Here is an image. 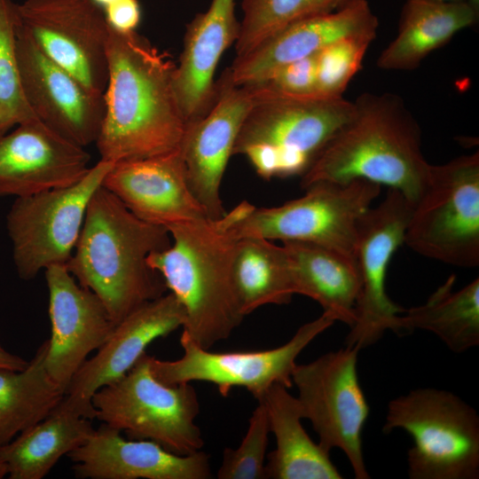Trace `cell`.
Here are the masks:
<instances>
[{"label":"cell","instance_id":"obj_18","mask_svg":"<svg viewBox=\"0 0 479 479\" xmlns=\"http://www.w3.org/2000/svg\"><path fill=\"white\" fill-rule=\"evenodd\" d=\"M254 103L247 87L233 86L221 76L208 111L186 125L180 149L189 185L210 219L226 213L220 186L240 130Z\"/></svg>","mask_w":479,"mask_h":479},{"label":"cell","instance_id":"obj_40","mask_svg":"<svg viewBox=\"0 0 479 479\" xmlns=\"http://www.w3.org/2000/svg\"><path fill=\"white\" fill-rule=\"evenodd\" d=\"M429 1H436V2H455V1H462V0H429Z\"/></svg>","mask_w":479,"mask_h":479},{"label":"cell","instance_id":"obj_6","mask_svg":"<svg viewBox=\"0 0 479 479\" xmlns=\"http://www.w3.org/2000/svg\"><path fill=\"white\" fill-rule=\"evenodd\" d=\"M151 357L143 354L123 377L94 394L95 419L130 439L151 440L177 454L200 451L204 441L194 422L200 412L195 388L159 381Z\"/></svg>","mask_w":479,"mask_h":479},{"label":"cell","instance_id":"obj_30","mask_svg":"<svg viewBox=\"0 0 479 479\" xmlns=\"http://www.w3.org/2000/svg\"><path fill=\"white\" fill-rule=\"evenodd\" d=\"M233 280L244 316L266 304H287L294 294L283 246L264 238L238 240Z\"/></svg>","mask_w":479,"mask_h":479},{"label":"cell","instance_id":"obj_15","mask_svg":"<svg viewBox=\"0 0 479 479\" xmlns=\"http://www.w3.org/2000/svg\"><path fill=\"white\" fill-rule=\"evenodd\" d=\"M185 319L183 305L170 292L130 312L114 326L97 353L79 368L58 407L95 419L94 394L123 377L150 343L183 327Z\"/></svg>","mask_w":479,"mask_h":479},{"label":"cell","instance_id":"obj_13","mask_svg":"<svg viewBox=\"0 0 479 479\" xmlns=\"http://www.w3.org/2000/svg\"><path fill=\"white\" fill-rule=\"evenodd\" d=\"M412 209V204L402 192L389 189L383 200L371 207L358 224L355 259L360 287L345 346L361 350L387 331L404 334L400 318L404 310L388 295L386 277L392 255L404 243Z\"/></svg>","mask_w":479,"mask_h":479},{"label":"cell","instance_id":"obj_29","mask_svg":"<svg viewBox=\"0 0 479 479\" xmlns=\"http://www.w3.org/2000/svg\"><path fill=\"white\" fill-rule=\"evenodd\" d=\"M47 346L46 340L22 370L0 368V446L46 418L64 397L45 368Z\"/></svg>","mask_w":479,"mask_h":479},{"label":"cell","instance_id":"obj_17","mask_svg":"<svg viewBox=\"0 0 479 479\" xmlns=\"http://www.w3.org/2000/svg\"><path fill=\"white\" fill-rule=\"evenodd\" d=\"M44 273L51 326L45 368L65 393L89 355L105 342L116 324L98 297L82 287L66 265L51 266Z\"/></svg>","mask_w":479,"mask_h":479},{"label":"cell","instance_id":"obj_10","mask_svg":"<svg viewBox=\"0 0 479 479\" xmlns=\"http://www.w3.org/2000/svg\"><path fill=\"white\" fill-rule=\"evenodd\" d=\"M113 164L99 160L74 185L15 198L6 216V228L20 278L32 279L51 266L67 264L90 200Z\"/></svg>","mask_w":479,"mask_h":479},{"label":"cell","instance_id":"obj_27","mask_svg":"<svg viewBox=\"0 0 479 479\" xmlns=\"http://www.w3.org/2000/svg\"><path fill=\"white\" fill-rule=\"evenodd\" d=\"M91 420L56 407L51 414L0 446L11 479H42L61 457L86 443Z\"/></svg>","mask_w":479,"mask_h":479},{"label":"cell","instance_id":"obj_36","mask_svg":"<svg viewBox=\"0 0 479 479\" xmlns=\"http://www.w3.org/2000/svg\"><path fill=\"white\" fill-rule=\"evenodd\" d=\"M103 11L109 27L120 32L136 31L141 20L137 0H114Z\"/></svg>","mask_w":479,"mask_h":479},{"label":"cell","instance_id":"obj_19","mask_svg":"<svg viewBox=\"0 0 479 479\" xmlns=\"http://www.w3.org/2000/svg\"><path fill=\"white\" fill-rule=\"evenodd\" d=\"M90 155L38 119L0 137V197H25L77 184Z\"/></svg>","mask_w":479,"mask_h":479},{"label":"cell","instance_id":"obj_5","mask_svg":"<svg viewBox=\"0 0 479 479\" xmlns=\"http://www.w3.org/2000/svg\"><path fill=\"white\" fill-rule=\"evenodd\" d=\"M411 436V479L479 478V416L454 393L419 388L388 404L383 432Z\"/></svg>","mask_w":479,"mask_h":479},{"label":"cell","instance_id":"obj_20","mask_svg":"<svg viewBox=\"0 0 479 479\" xmlns=\"http://www.w3.org/2000/svg\"><path fill=\"white\" fill-rule=\"evenodd\" d=\"M102 186L137 217L152 224L169 229L208 217L190 188L180 148L150 158L114 163Z\"/></svg>","mask_w":479,"mask_h":479},{"label":"cell","instance_id":"obj_12","mask_svg":"<svg viewBox=\"0 0 479 479\" xmlns=\"http://www.w3.org/2000/svg\"><path fill=\"white\" fill-rule=\"evenodd\" d=\"M334 318L326 312L298 328L285 344L264 350L214 352L180 336L183 356L176 360L151 357L153 374L168 385L206 381L216 385L226 397L232 388L247 389L260 401L273 384L287 389L301 352L321 333L333 326Z\"/></svg>","mask_w":479,"mask_h":479},{"label":"cell","instance_id":"obj_33","mask_svg":"<svg viewBox=\"0 0 479 479\" xmlns=\"http://www.w3.org/2000/svg\"><path fill=\"white\" fill-rule=\"evenodd\" d=\"M377 32L342 37L318 53L316 95L342 97L352 77L360 70L365 52Z\"/></svg>","mask_w":479,"mask_h":479},{"label":"cell","instance_id":"obj_11","mask_svg":"<svg viewBox=\"0 0 479 479\" xmlns=\"http://www.w3.org/2000/svg\"><path fill=\"white\" fill-rule=\"evenodd\" d=\"M360 349L345 346L317 359L297 365L292 381L302 419L312 424L318 444L327 452L342 450L357 479L370 478L362 444L369 405L360 386L357 356Z\"/></svg>","mask_w":479,"mask_h":479},{"label":"cell","instance_id":"obj_9","mask_svg":"<svg viewBox=\"0 0 479 479\" xmlns=\"http://www.w3.org/2000/svg\"><path fill=\"white\" fill-rule=\"evenodd\" d=\"M247 89L255 103L240 130L232 155L243 154L253 145H264L276 158L278 177H302L355 111L354 102L343 97L293 96Z\"/></svg>","mask_w":479,"mask_h":479},{"label":"cell","instance_id":"obj_4","mask_svg":"<svg viewBox=\"0 0 479 479\" xmlns=\"http://www.w3.org/2000/svg\"><path fill=\"white\" fill-rule=\"evenodd\" d=\"M170 244L167 228L139 219L101 185L90 200L66 267L82 287L98 297L117 324L165 294V283L147 258Z\"/></svg>","mask_w":479,"mask_h":479},{"label":"cell","instance_id":"obj_23","mask_svg":"<svg viewBox=\"0 0 479 479\" xmlns=\"http://www.w3.org/2000/svg\"><path fill=\"white\" fill-rule=\"evenodd\" d=\"M235 0H212L205 12L187 25L174 86L186 124L202 117L216 95V68L225 50L238 39Z\"/></svg>","mask_w":479,"mask_h":479},{"label":"cell","instance_id":"obj_37","mask_svg":"<svg viewBox=\"0 0 479 479\" xmlns=\"http://www.w3.org/2000/svg\"><path fill=\"white\" fill-rule=\"evenodd\" d=\"M28 362L17 355L10 353L0 345V368L19 371L24 369L28 365Z\"/></svg>","mask_w":479,"mask_h":479},{"label":"cell","instance_id":"obj_8","mask_svg":"<svg viewBox=\"0 0 479 479\" xmlns=\"http://www.w3.org/2000/svg\"><path fill=\"white\" fill-rule=\"evenodd\" d=\"M298 199L272 208H252L232 225L234 235L314 243L355 259L362 216L381 192L365 179L348 184L320 181Z\"/></svg>","mask_w":479,"mask_h":479},{"label":"cell","instance_id":"obj_22","mask_svg":"<svg viewBox=\"0 0 479 479\" xmlns=\"http://www.w3.org/2000/svg\"><path fill=\"white\" fill-rule=\"evenodd\" d=\"M82 479H208L209 458L200 450L171 452L151 440H126L105 424L85 444L67 454Z\"/></svg>","mask_w":479,"mask_h":479},{"label":"cell","instance_id":"obj_24","mask_svg":"<svg viewBox=\"0 0 479 479\" xmlns=\"http://www.w3.org/2000/svg\"><path fill=\"white\" fill-rule=\"evenodd\" d=\"M478 0L436 2L407 0L397 36L381 51L377 67L384 70H412L433 51L478 20Z\"/></svg>","mask_w":479,"mask_h":479},{"label":"cell","instance_id":"obj_7","mask_svg":"<svg viewBox=\"0 0 479 479\" xmlns=\"http://www.w3.org/2000/svg\"><path fill=\"white\" fill-rule=\"evenodd\" d=\"M404 243L416 253L458 267L479 265V153L429 164L412 205Z\"/></svg>","mask_w":479,"mask_h":479},{"label":"cell","instance_id":"obj_14","mask_svg":"<svg viewBox=\"0 0 479 479\" xmlns=\"http://www.w3.org/2000/svg\"><path fill=\"white\" fill-rule=\"evenodd\" d=\"M18 20L36 46L90 90L103 94L107 82L110 27L91 0H25Z\"/></svg>","mask_w":479,"mask_h":479},{"label":"cell","instance_id":"obj_16","mask_svg":"<svg viewBox=\"0 0 479 479\" xmlns=\"http://www.w3.org/2000/svg\"><path fill=\"white\" fill-rule=\"evenodd\" d=\"M16 47L24 94L35 117L82 147L95 144L104 116L103 94L43 54L19 20Z\"/></svg>","mask_w":479,"mask_h":479},{"label":"cell","instance_id":"obj_34","mask_svg":"<svg viewBox=\"0 0 479 479\" xmlns=\"http://www.w3.org/2000/svg\"><path fill=\"white\" fill-rule=\"evenodd\" d=\"M270 431L268 415L262 401L253 411L248 428L240 444L224 449L222 463L216 477L219 479H264L265 456Z\"/></svg>","mask_w":479,"mask_h":479},{"label":"cell","instance_id":"obj_32","mask_svg":"<svg viewBox=\"0 0 479 479\" xmlns=\"http://www.w3.org/2000/svg\"><path fill=\"white\" fill-rule=\"evenodd\" d=\"M17 4L0 0V137L12 128L37 119L22 87L17 56Z\"/></svg>","mask_w":479,"mask_h":479},{"label":"cell","instance_id":"obj_35","mask_svg":"<svg viewBox=\"0 0 479 479\" xmlns=\"http://www.w3.org/2000/svg\"><path fill=\"white\" fill-rule=\"evenodd\" d=\"M318 53L290 62L274 71L266 79L245 86L254 91L263 93L317 96Z\"/></svg>","mask_w":479,"mask_h":479},{"label":"cell","instance_id":"obj_21","mask_svg":"<svg viewBox=\"0 0 479 479\" xmlns=\"http://www.w3.org/2000/svg\"><path fill=\"white\" fill-rule=\"evenodd\" d=\"M378 26L367 0H352L336 11L285 27L246 55L236 57L223 76L233 86L254 84L342 37L377 32Z\"/></svg>","mask_w":479,"mask_h":479},{"label":"cell","instance_id":"obj_3","mask_svg":"<svg viewBox=\"0 0 479 479\" xmlns=\"http://www.w3.org/2000/svg\"><path fill=\"white\" fill-rule=\"evenodd\" d=\"M353 102V115L301 177L302 187L365 179L399 191L413 205L429 167L417 120L393 93L365 92Z\"/></svg>","mask_w":479,"mask_h":479},{"label":"cell","instance_id":"obj_38","mask_svg":"<svg viewBox=\"0 0 479 479\" xmlns=\"http://www.w3.org/2000/svg\"><path fill=\"white\" fill-rule=\"evenodd\" d=\"M96 4H98L99 7L104 9L106 6H107L109 4L114 2V0H91Z\"/></svg>","mask_w":479,"mask_h":479},{"label":"cell","instance_id":"obj_25","mask_svg":"<svg viewBox=\"0 0 479 479\" xmlns=\"http://www.w3.org/2000/svg\"><path fill=\"white\" fill-rule=\"evenodd\" d=\"M283 247L294 294L315 300L350 327L360 287L356 259L310 242L283 241Z\"/></svg>","mask_w":479,"mask_h":479},{"label":"cell","instance_id":"obj_1","mask_svg":"<svg viewBox=\"0 0 479 479\" xmlns=\"http://www.w3.org/2000/svg\"><path fill=\"white\" fill-rule=\"evenodd\" d=\"M100 160L116 163L179 149L186 129L174 86L176 64L136 31L110 27Z\"/></svg>","mask_w":479,"mask_h":479},{"label":"cell","instance_id":"obj_31","mask_svg":"<svg viewBox=\"0 0 479 479\" xmlns=\"http://www.w3.org/2000/svg\"><path fill=\"white\" fill-rule=\"evenodd\" d=\"M352 0H242L236 57L296 22L336 11Z\"/></svg>","mask_w":479,"mask_h":479},{"label":"cell","instance_id":"obj_26","mask_svg":"<svg viewBox=\"0 0 479 479\" xmlns=\"http://www.w3.org/2000/svg\"><path fill=\"white\" fill-rule=\"evenodd\" d=\"M263 403L276 448L265 465L266 478L340 479L342 475L318 443H314L302 425L295 397L282 384H273L260 400Z\"/></svg>","mask_w":479,"mask_h":479},{"label":"cell","instance_id":"obj_2","mask_svg":"<svg viewBox=\"0 0 479 479\" xmlns=\"http://www.w3.org/2000/svg\"><path fill=\"white\" fill-rule=\"evenodd\" d=\"M243 201L221 218L170 226L171 244L147 262L183 305V334L204 349L227 339L245 317L233 280L238 238L232 225L251 208Z\"/></svg>","mask_w":479,"mask_h":479},{"label":"cell","instance_id":"obj_39","mask_svg":"<svg viewBox=\"0 0 479 479\" xmlns=\"http://www.w3.org/2000/svg\"><path fill=\"white\" fill-rule=\"evenodd\" d=\"M7 475L6 465L0 458V479Z\"/></svg>","mask_w":479,"mask_h":479},{"label":"cell","instance_id":"obj_28","mask_svg":"<svg viewBox=\"0 0 479 479\" xmlns=\"http://www.w3.org/2000/svg\"><path fill=\"white\" fill-rule=\"evenodd\" d=\"M452 275L421 305L401 314L403 333L431 332L453 352L462 353L479 344V279L453 291Z\"/></svg>","mask_w":479,"mask_h":479}]
</instances>
